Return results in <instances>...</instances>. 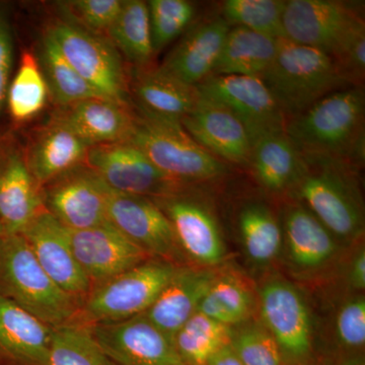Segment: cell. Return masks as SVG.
Returning <instances> with one entry per match:
<instances>
[{
  "instance_id": "obj_31",
  "label": "cell",
  "mask_w": 365,
  "mask_h": 365,
  "mask_svg": "<svg viewBox=\"0 0 365 365\" xmlns=\"http://www.w3.org/2000/svg\"><path fill=\"white\" fill-rule=\"evenodd\" d=\"M40 53L41 68L44 71L48 90L57 104L63 107L88 98H105L74 71L47 32L43 37Z\"/></svg>"
},
{
  "instance_id": "obj_18",
  "label": "cell",
  "mask_w": 365,
  "mask_h": 365,
  "mask_svg": "<svg viewBox=\"0 0 365 365\" xmlns=\"http://www.w3.org/2000/svg\"><path fill=\"white\" fill-rule=\"evenodd\" d=\"M181 123L201 148L223 163L248 165L252 140L244 124L227 108L200 97Z\"/></svg>"
},
{
  "instance_id": "obj_14",
  "label": "cell",
  "mask_w": 365,
  "mask_h": 365,
  "mask_svg": "<svg viewBox=\"0 0 365 365\" xmlns=\"http://www.w3.org/2000/svg\"><path fill=\"white\" fill-rule=\"evenodd\" d=\"M72 253L91 283L98 285L126 272L150 256L107 222L86 230L68 228Z\"/></svg>"
},
{
  "instance_id": "obj_5",
  "label": "cell",
  "mask_w": 365,
  "mask_h": 365,
  "mask_svg": "<svg viewBox=\"0 0 365 365\" xmlns=\"http://www.w3.org/2000/svg\"><path fill=\"white\" fill-rule=\"evenodd\" d=\"M126 143L143 151L158 169L182 184L213 181L228 172L227 163L201 148L177 120L139 111Z\"/></svg>"
},
{
  "instance_id": "obj_16",
  "label": "cell",
  "mask_w": 365,
  "mask_h": 365,
  "mask_svg": "<svg viewBox=\"0 0 365 365\" xmlns=\"http://www.w3.org/2000/svg\"><path fill=\"white\" fill-rule=\"evenodd\" d=\"M21 235L41 267L63 292L74 297L91 292V283L72 253L68 228L46 209L34 218Z\"/></svg>"
},
{
  "instance_id": "obj_7",
  "label": "cell",
  "mask_w": 365,
  "mask_h": 365,
  "mask_svg": "<svg viewBox=\"0 0 365 365\" xmlns=\"http://www.w3.org/2000/svg\"><path fill=\"white\" fill-rule=\"evenodd\" d=\"M168 262H143L90 292L85 313L96 324L116 323L145 313L176 272Z\"/></svg>"
},
{
  "instance_id": "obj_21",
  "label": "cell",
  "mask_w": 365,
  "mask_h": 365,
  "mask_svg": "<svg viewBox=\"0 0 365 365\" xmlns=\"http://www.w3.org/2000/svg\"><path fill=\"white\" fill-rule=\"evenodd\" d=\"M216 277L217 274L209 268H177L144 316L174 340L178 331L196 313Z\"/></svg>"
},
{
  "instance_id": "obj_44",
  "label": "cell",
  "mask_w": 365,
  "mask_h": 365,
  "mask_svg": "<svg viewBox=\"0 0 365 365\" xmlns=\"http://www.w3.org/2000/svg\"><path fill=\"white\" fill-rule=\"evenodd\" d=\"M340 365H365V364L364 357L356 356L344 360Z\"/></svg>"
},
{
  "instance_id": "obj_29",
  "label": "cell",
  "mask_w": 365,
  "mask_h": 365,
  "mask_svg": "<svg viewBox=\"0 0 365 365\" xmlns=\"http://www.w3.org/2000/svg\"><path fill=\"white\" fill-rule=\"evenodd\" d=\"M113 44L135 66H150L155 51L151 38L148 2L126 0L108 31Z\"/></svg>"
},
{
  "instance_id": "obj_43",
  "label": "cell",
  "mask_w": 365,
  "mask_h": 365,
  "mask_svg": "<svg viewBox=\"0 0 365 365\" xmlns=\"http://www.w3.org/2000/svg\"><path fill=\"white\" fill-rule=\"evenodd\" d=\"M205 365H244L237 356L230 344L225 346L215 352Z\"/></svg>"
},
{
  "instance_id": "obj_15",
  "label": "cell",
  "mask_w": 365,
  "mask_h": 365,
  "mask_svg": "<svg viewBox=\"0 0 365 365\" xmlns=\"http://www.w3.org/2000/svg\"><path fill=\"white\" fill-rule=\"evenodd\" d=\"M107 215L110 223L148 255L179 258L172 223L153 199L110 189Z\"/></svg>"
},
{
  "instance_id": "obj_23",
  "label": "cell",
  "mask_w": 365,
  "mask_h": 365,
  "mask_svg": "<svg viewBox=\"0 0 365 365\" xmlns=\"http://www.w3.org/2000/svg\"><path fill=\"white\" fill-rule=\"evenodd\" d=\"M132 76L139 111L182 121L200 101L196 86L185 83L160 66L135 67Z\"/></svg>"
},
{
  "instance_id": "obj_10",
  "label": "cell",
  "mask_w": 365,
  "mask_h": 365,
  "mask_svg": "<svg viewBox=\"0 0 365 365\" xmlns=\"http://www.w3.org/2000/svg\"><path fill=\"white\" fill-rule=\"evenodd\" d=\"M196 88L201 98L227 108L244 124L252 144L262 136L284 131L287 118L261 78L212 76Z\"/></svg>"
},
{
  "instance_id": "obj_3",
  "label": "cell",
  "mask_w": 365,
  "mask_h": 365,
  "mask_svg": "<svg viewBox=\"0 0 365 365\" xmlns=\"http://www.w3.org/2000/svg\"><path fill=\"white\" fill-rule=\"evenodd\" d=\"M261 79L287 120L330 93L349 88L330 55L287 39L278 41L275 58Z\"/></svg>"
},
{
  "instance_id": "obj_19",
  "label": "cell",
  "mask_w": 365,
  "mask_h": 365,
  "mask_svg": "<svg viewBox=\"0 0 365 365\" xmlns=\"http://www.w3.org/2000/svg\"><path fill=\"white\" fill-rule=\"evenodd\" d=\"M230 28L222 16L195 24L160 66L189 85H199L212 74Z\"/></svg>"
},
{
  "instance_id": "obj_41",
  "label": "cell",
  "mask_w": 365,
  "mask_h": 365,
  "mask_svg": "<svg viewBox=\"0 0 365 365\" xmlns=\"http://www.w3.org/2000/svg\"><path fill=\"white\" fill-rule=\"evenodd\" d=\"M13 56L11 26L6 19L0 16V69L13 66Z\"/></svg>"
},
{
  "instance_id": "obj_8",
  "label": "cell",
  "mask_w": 365,
  "mask_h": 365,
  "mask_svg": "<svg viewBox=\"0 0 365 365\" xmlns=\"http://www.w3.org/2000/svg\"><path fill=\"white\" fill-rule=\"evenodd\" d=\"M47 33L81 78L107 100L127 107L126 76L111 43L68 21H57Z\"/></svg>"
},
{
  "instance_id": "obj_17",
  "label": "cell",
  "mask_w": 365,
  "mask_h": 365,
  "mask_svg": "<svg viewBox=\"0 0 365 365\" xmlns=\"http://www.w3.org/2000/svg\"><path fill=\"white\" fill-rule=\"evenodd\" d=\"M264 327L281 351L299 359L312 345V321L306 302L294 285L282 279L266 282L260 289Z\"/></svg>"
},
{
  "instance_id": "obj_9",
  "label": "cell",
  "mask_w": 365,
  "mask_h": 365,
  "mask_svg": "<svg viewBox=\"0 0 365 365\" xmlns=\"http://www.w3.org/2000/svg\"><path fill=\"white\" fill-rule=\"evenodd\" d=\"M86 162L118 193L157 199L186 186L158 169L143 151L126 141L91 146Z\"/></svg>"
},
{
  "instance_id": "obj_13",
  "label": "cell",
  "mask_w": 365,
  "mask_h": 365,
  "mask_svg": "<svg viewBox=\"0 0 365 365\" xmlns=\"http://www.w3.org/2000/svg\"><path fill=\"white\" fill-rule=\"evenodd\" d=\"M91 329L115 365H185L174 342L144 314Z\"/></svg>"
},
{
  "instance_id": "obj_36",
  "label": "cell",
  "mask_w": 365,
  "mask_h": 365,
  "mask_svg": "<svg viewBox=\"0 0 365 365\" xmlns=\"http://www.w3.org/2000/svg\"><path fill=\"white\" fill-rule=\"evenodd\" d=\"M283 0H227L222 18L230 26H241L273 39H284Z\"/></svg>"
},
{
  "instance_id": "obj_30",
  "label": "cell",
  "mask_w": 365,
  "mask_h": 365,
  "mask_svg": "<svg viewBox=\"0 0 365 365\" xmlns=\"http://www.w3.org/2000/svg\"><path fill=\"white\" fill-rule=\"evenodd\" d=\"M237 227L247 256L255 263L265 264L279 253L283 232L272 210L265 204H245L237 215Z\"/></svg>"
},
{
  "instance_id": "obj_4",
  "label": "cell",
  "mask_w": 365,
  "mask_h": 365,
  "mask_svg": "<svg viewBox=\"0 0 365 365\" xmlns=\"http://www.w3.org/2000/svg\"><path fill=\"white\" fill-rule=\"evenodd\" d=\"M0 294L51 328L71 323L76 316V297L47 275L23 235L0 240Z\"/></svg>"
},
{
  "instance_id": "obj_11",
  "label": "cell",
  "mask_w": 365,
  "mask_h": 365,
  "mask_svg": "<svg viewBox=\"0 0 365 365\" xmlns=\"http://www.w3.org/2000/svg\"><path fill=\"white\" fill-rule=\"evenodd\" d=\"M49 182L43 204L64 227L81 230L108 222L110 188L88 165H78Z\"/></svg>"
},
{
  "instance_id": "obj_37",
  "label": "cell",
  "mask_w": 365,
  "mask_h": 365,
  "mask_svg": "<svg viewBox=\"0 0 365 365\" xmlns=\"http://www.w3.org/2000/svg\"><path fill=\"white\" fill-rule=\"evenodd\" d=\"M148 6L153 51L157 54L188 28L195 6L186 0H150Z\"/></svg>"
},
{
  "instance_id": "obj_26",
  "label": "cell",
  "mask_w": 365,
  "mask_h": 365,
  "mask_svg": "<svg viewBox=\"0 0 365 365\" xmlns=\"http://www.w3.org/2000/svg\"><path fill=\"white\" fill-rule=\"evenodd\" d=\"M51 327L0 294V349L29 365H48Z\"/></svg>"
},
{
  "instance_id": "obj_38",
  "label": "cell",
  "mask_w": 365,
  "mask_h": 365,
  "mask_svg": "<svg viewBox=\"0 0 365 365\" xmlns=\"http://www.w3.org/2000/svg\"><path fill=\"white\" fill-rule=\"evenodd\" d=\"M230 347L244 365H284L279 346L264 326L250 325L232 332Z\"/></svg>"
},
{
  "instance_id": "obj_40",
  "label": "cell",
  "mask_w": 365,
  "mask_h": 365,
  "mask_svg": "<svg viewBox=\"0 0 365 365\" xmlns=\"http://www.w3.org/2000/svg\"><path fill=\"white\" fill-rule=\"evenodd\" d=\"M336 333L341 344L351 349L362 348L365 343V299L357 297L341 307L336 319Z\"/></svg>"
},
{
  "instance_id": "obj_27",
  "label": "cell",
  "mask_w": 365,
  "mask_h": 365,
  "mask_svg": "<svg viewBox=\"0 0 365 365\" xmlns=\"http://www.w3.org/2000/svg\"><path fill=\"white\" fill-rule=\"evenodd\" d=\"M90 148L66 127L53 123L34 143L26 167L38 184H45L83 165Z\"/></svg>"
},
{
  "instance_id": "obj_24",
  "label": "cell",
  "mask_w": 365,
  "mask_h": 365,
  "mask_svg": "<svg viewBox=\"0 0 365 365\" xmlns=\"http://www.w3.org/2000/svg\"><path fill=\"white\" fill-rule=\"evenodd\" d=\"M288 258L300 270L321 268L335 254V237L302 203L290 204L283 215Z\"/></svg>"
},
{
  "instance_id": "obj_20",
  "label": "cell",
  "mask_w": 365,
  "mask_h": 365,
  "mask_svg": "<svg viewBox=\"0 0 365 365\" xmlns=\"http://www.w3.org/2000/svg\"><path fill=\"white\" fill-rule=\"evenodd\" d=\"M134 120L125 106L106 98H88L63 106L54 123L66 127L91 148L128 140Z\"/></svg>"
},
{
  "instance_id": "obj_28",
  "label": "cell",
  "mask_w": 365,
  "mask_h": 365,
  "mask_svg": "<svg viewBox=\"0 0 365 365\" xmlns=\"http://www.w3.org/2000/svg\"><path fill=\"white\" fill-rule=\"evenodd\" d=\"M278 41L241 26L230 28L212 76H245L261 78L272 64Z\"/></svg>"
},
{
  "instance_id": "obj_25",
  "label": "cell",
  "mask_w": 365,
  "mask_h": 365,
  "mask_svg": "<svg viewBox=\"0 0 365 365\" xmlns=\"http://www.w3.org/2000/svg\"><path fill=\"white\" fill-rule=\"evenodd\" d=\"M248 165L262 188L270 193L292 191L302 170V155L284 131L262 136L252 144Z\"/></svg>"
},
{
  "instance_id": "obj_45",
  "label": "cell",
  "mask_w": 365,
  "mask_h": 365,
  "mask_svg": "<svg viewBox=\"0 0 365 365\" xmlns=\"http://www.w3.org/2000/svg\"><path fill=\"white\" fill-rule=\"evenodd\" d=\"M4 230H2V227H1V225H0V240L2 239V237H4Z\"/></svg>"
},
{
  "instance_id": "obj_1",
  "label": "cell",
  "mask_w": 365,
  "mask_h": 365,
  "mask_svg": "<svg viewBox=\"0 0 365 365\" xmlns=\"http://www.w3.org/2000/svg\"><path fill=\"white\" fill-rule=\"evenodd\" d=\"M365 98L361 86L330 93L285 123V133L304 155L364 160Z\"/></svg>"
},
{
  "instance_id": "obj_33",
  "label": "cell",
  "mask_w": 365,
  "mask_h": 365,
  "mask_svg": "<svg viewBox=\"0 0 365 365\" xmlns=\"http://www.w3.org/2000/svg\"><path fill=\"white\" fill-rule=\"evenodd\" d=\"M48 365H115L91 328L67 323L51 330Z\"/></svg>"
},
{
  "instance_id": "obj_12",
  "label": "cell",
  "mask_w": 365,
  "mask_h": 365,
  "mask_svg": "<svg viewBox=\"0 0 365 365\" xmlns=\"http://www.w3.org/2000/svg\"><path fill=\"white\" fill-rule=\"evenodd\" d=\"M169 218L178 244L190 259L212 267L225 258L222 230L215 211L202 197L186 193L153 199Z\"/></svg>"
},
{
  "instance_id": "obj_22",
  "label": "cell",
  "mask_w": 365,
  "mask_h": 365,
  "mask_svg": "<svg viewBox=\"0 0 365 365\" xmlns=\"http://www.w3.org/2000/svg\"><path fill=\"white\" fill-rule=\"evenodd\" d=\"M38 182L16 153H0V225L4 235H21L43 208Z\"/></svg>"
},
{
  "instance_id": "obj_39",
  "label": "cell",
  "mask_w": 365,
  "mask_h": 365,
  "mask_svg": "<svg viewBox=\"0 0 365 365\" xmlns=\"http://www.w3.org/2000/svg\"><path fill=\"white\" fill-rule=\"evenodd\" d=\"M121 0H76L67 2L66 9L72 19L78 20L79 26L98 34L109 31L121 11Z\"/></svg>"
},
{
  "instance_id": "obj_42",
  "label": "cell",
  "mask_w": 365,
  "mask_h": 365,
  "mask_svg": "<svg viewBox=\"0 0 365 365\" xmlns=\"http://www.w3.org/2000/svg\"><path fill=\"white\" fill-rule=\"evenodd\" d=\"M349 282L353 288L364 290L365 288V251L362 248L353 258L349 270Z\"/></svg>"
},
{
  "instance_id": "obj_35",
  "label": "cell",
  "mask_w": 365,
  "mask_h": 365,
  "mask_svg": "<svg viewBox=\"0 0 365 365\" xmlns=\"http://www.w3.org/2000/svg\"><path fill=\"white\" fill-rule=\"evenodd\" d=\"M48 86L39 62L32 53L24 52L16 76L7 90L9 112L16 121H26L44 108Z\"/></svg>"
},
{
  "instance_id": "obj_6",
  "label": "cell",
  "mask_w": 365,
  "mask_h": 365,
  "mask_svg": "<svg viewBox=\"0 0 365 365\" xmlns=\"http://www.w3.org/2000/svg\"><path fill=\"white\" fill-rule=\"evenodd\" d=\"M284 39L330 55L340 54L365 23L354 4L338 0H289L283 13Z\"/></svg>"
},
{
  "instance_id": "obj_34",
  "label": "cell",
  "mask_w": 365,
  "mask_h": 365,
  "mask_svg": "<svg viewBox=\"0 0 365 365\" xmlns=\"http://www.w3.org/2000/svg\"><path fill=\"white\" fill-rule=\"evenodd\" d=\"M251 292L234 276H218L199 304L197 312L227 327L246 321L251 314Z\"/></svg>"
},
{
  "instance_id": "obj_2",
  "label": "cell",
  "mask_w": 365,
  "mask_h": 365,
  "mask_svg": "<svg viewBox=\"0 0 365 365\" xmlns=\"http://www.w3.org/2000/svg\"><path fill=\"white\" fill-rule=\"evenodd\" d=\"M302 155V170L292 191L334 235L352 241L364 232L357 165L342 158Z\"/></svg>"
},
{
  "instance_id": "obj_32",
  "label": "cell",
  "mask_w": 365,
  "mask_h": 365,
  "mask_svg": "<svg viewBox=\"0 0 365 365\" xmlns=\"http://www.w3.org/2000/svg\"><path fill=\"white\" fill-rule=\"evenodd\" d=\"M232 336L230 327L196 312L178 331L173 342L185 365H205L215 352L230 344Z\"/></svg>"
}]
</instances>
